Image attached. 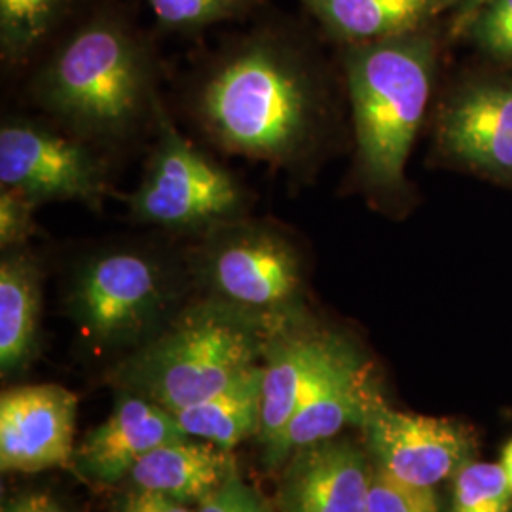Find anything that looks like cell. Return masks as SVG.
Returning a JSON list of instances; mask_svg holds the SVG:
<instances>
[{
    "mask_svg": "<svg viewBox=\"0 0 512 512\" xmlns=\"http://www.w3.org/2000/svg\"><path fill=\"white\" fill-rule=\"evenodd\" d=\"M262 380L264 363L249 368L215 395L173 412L175 420L186 437L234 450L243 440L260 433Z\"/></svg>",
    "mask_w": 512,
    "mask_h": 512,
    "instance_id": "obj_18",
    "label": "cell"
},
{
    "mask_svg": "<svg viewBox=\"0 0 512 512\" xmlns=\"http://www.w3.org/2000/svg\"><path fill=\"white\" fill-rule=\"evenodd\" d=\"M179 107L203 143L270 167L293 190L313 183L340 131L329 67L302 35L270 23L186 74Z\"/></svg>",
    "mask_w": 512,
    "mask_h": 512,
    "instance_id": "obj_1",
    "label": "cell"
},
{
    "mask_svg": "<svg viewBox=\"0 0 512 512\" xmlns=\"http://www.w3.org/2000/svg\"><path fill=\"white\" fill-rule=\"evenodd\" d=\"M433 145L446 164L512 188V76L456 84L437 110Z\"/></svg>",
    "mask_w": 512,
    "mask_h": 512,
    "instance_id": "obj_9",
    "label": "cell"
},
{
    "mask_svg": "<svg viewBox=\"0 0 512 512\" xmlns=\"http://www.w3.org/2000/svg\"><path fill=\"white\" fill-rule=\"evenodd\" d=\"M80 0H0V57L6 71H29L61 37Z\"/></svg>",
    "mask_w": 512,
    "mask_h": 512,
    "instance_id": "obj_19",
    "label": "cell"
},
{
    "mask_svg": "<svg viewBox=\"0 0 512 512\" xmlns=\"http://www.w3.org/2000/svg\"><path fill=\"white\" fill-rule=\"evenodd\" d=\"M192 293L183 241L154 232L82 245L67 264L63 304L92 348L129 355L165 329Z\"/></svg>",
    "mask_w": 512,
    "mask_h": 512,
    "instance_id": "obj_4",
    "label": "cell"
},
{
    "mask_svg": "<svg viewBox=\"0 0 512 512\" xmlns=\"http://www.w3.org/2000/svg\"><path fill=\"white\" fill-rule=\"evenodd\" d=\"M490 0H459L458 6L454 8V23H452V33L458 37L463 35L471 21L475 19L476 14L488 4Z\"/></svg>",
    "mask_w": 512,
    "mask_h": 512,
    "instance_id": "obj_28",
    "label": "cell"
},
{
    "mask_svg": "<svg viewBox=\"0 0 512 512\" xmlns=\"http://www.w3.org/2000/svg\"><path fill=\"white\" fill-rule=\"evenodd\" d=\"M145 4L165 31L194 35L224 21L247 18L264 0H145Z\"/></svg>",
    "mask_w": 512,
    "mask_h": 512,
    "instance_id": "obj_20",
    "label": "cell"
},
{
    "mask_svg": "<svg viewBox=\"0 0 512 512\" xmlns=\"http://www.w3.org/2000/svg\"><path fill=\"white\" fill-rule=\"evenodd\" d=\"M338 46L370 44L431 27L459 0H298Z\"/></svg>",
    "mask_w": 512,
    "mask_h": 512,
    "instance_id": "obj_17",
    "label": "cell"
},
{
    "mask_svg": "<svg viewBox=\"0 0 512 512\" xmlns=\"http://www.w3.org/2000/svg\"><path fill=\"white\" fill-rule=\"evenodd\" d=\"M448 512H512V490L501 463L469 461L452 478Z\"/></svg>",
    "mask_w": 512,
    "mask_h": 512,
    "instance_id": "obj_21",
    "label": "cell"
},
{
    "mask_svg": "<svg viewBox=\"0 0 512 512\" xmlns=\"http://www.w3.org/2000/svg\"><path fill=\"white\" fill-rule=\"evenodd\" d=\"M361 429L372 465L414 488L437 490L475 459V437L463 423L401 412L385 399L370 408Z\"/></svg>",
    "mask_w": 512,
    "mask_h": 512,
    "instance_id": "obj_10",
    "label": "cell"
},
{
    "mask_svg": "<svg viewBox=\"0 0 512 512\" xmlns=\"http://www.w3.org/2000/svg\"><path fill=\"white\" fill-rule=\"evenodd\" d=\"M46 260L33 245L0 251V372L27 370L40 349Z\"/></svg>",
    "mask_w": 512,
    "mask_h": 512,
    "instance_id": "obj_16",
    "label": "cell"
},
{
    "mask_svg": "<svg viewBox=\"0 0 512 512\" xmlns=\"http://www.w3.org/2000/svg\"><path fill=\"white\" fill-rule=\"evenodd\" d=\"M76 397L57 384L19 385L0 397V467L38 473L73 465Z\"/></svg>",
    "mask_w": 512,
    "mask_h": 512,
    "instance_id": "obj_12",
    "label": "cell"
},
{
    "mask_svg": "<svg viewBox=\"0 0 512 512\" xmlns=\"http://www.w3.org/2000/svg\"><path fill=\"white\" fill-rule=\"evenodd\" d=\"M38 209L40 205L25 192L0 186V251L31 245L38 234Z\"/></svg>",
    "mask_w": 512,
    "mask_h": 512,
    "instance_id": "obj_24",
    "label": "cell"
},
{
    "mask_svg": "<svg viewBox=\"0 0 512 512\" xmlns=\"http://www.w3.org/2000/svg\"><path fill=\"white\" fill-rule=\"evenodd\" d=\"M366 512H442V505L437 490L408 486L374 467Z\"/></svg>",
    "mask_w": 512,
    "mask_h": 512,
    "instance_id": "obj_23",
    "label": "cell"
},
{
    "mask_svg": "<svg viewBox=\"0 0 512 512\" xmlns=\"http://www.w3.org/2000/svg\"><path fill=\"white\" fill-rule=\"evenodd\" d=\"M374 465L353 440L329 439L294 452L277 488L279 512H366Z\"/></svg>",
    "mask_w": 512,
    "mask_h": 512,
    "instance_id": "obj_13",
    "label": "cell"
},
{
    "mask_svg": "<svg viewBox=\"0 0 512 512\" xmlns=\"http://www.w3.org/2000/svg\"><path fill=\"white\" fill-rule=\"evenodd\" d=\"M382 399L372 357L351 338L323 380L300 404L281 437L264 450V465L279 469L294 452L336 439L348 427H361L370 408Z\"/></svg>",
    "mask_w": 512,
    "mask_h": 512,
    "instance_id": "obj_11",
    "label": "cell"
},
{
    "mask_svg": "<svg viewBox=\"0 0 512 512\" xmlns=\"http://www.w3.org/2000/svg\"><path fill=\"white\" fill-rule=\"evenodd\" d=\"M283 317L196 294L165 329L116 363L112 384L179 412L264 363Z\"/></svg>",
    "mask_w": 512,
    "mask_h": 512,
    "instance_id": "obj_5",
    "label": "cell"
},
{
    "mask_svg": "<svg viewBox=\"0 0 512 512\" xmlns=\"http://www.w3.org/2000/svg\"><path fill=\"white\" fill-rule=\"evenodd\" d=\"M107 154L42 114L10 112L0 124V186L18 188L42 207L76 202L103 211L116 192Z\"/></svg>",
    "mask_w": 512,
    "mask_h": 512,
    "instance_id": "obj_8",
    "label": "cell"
},
{
    "mask_svg": "<svg viewBox=\"0 0 512 512\" xmlns=\"http://www.w3.org/2000/svg\"><path fill=\"white\" fill-rule=\"evenodd\" d=\"M196 512H274V509L264 495L249 486L239 473H234L217 494L198 505Z\"/></svg>",
    "mask_w": 512,
    "mask_h": 512,
    "instance_id": "obj_25",
    "label": "cell"
},
{
    "mask_svg": "<svg viewBox=\"0 0 512 512\" xmlns=\"http://www.w3.org/2000/svg\"><path fill=\"white\" fill-rule=\"evenodd\" d=\"M183 247L198 296L268 317L308 306L310 255L304 238L281 220L249 215Z\"/></svg>",
    "mask_w": 512,
    "mask_h": 512,
    "instance_id": "obj_6",
    "label": "cell"
},
{
    "mask_svg": "<svg viewBox=\"0 0 512 512\" xmlns=\"http://www.w3.org/2000/svg\"><path fill=\"white\" fill-rule=\"evenodd\" d=\"M109 418L74 450L78 473L99 486L126 482L131 469L158 446L184 439L175 414L145 397L118 389Z\"/></svg>",
    "mask_w": 512,
    "mask_h": 512,
    "instance_id": "obj_14",
    "label": "cell"
},
{
    "mask_svg": "<svg viewBox=\"0 0 512 512\" xmlns=\"http://www.w3.org/2000/svg\"><path fill=\"white\" fill-rule=\"evenodd\" d=\"M431 27L370 44L340 46L353 126L351 183L387 215L406 211V165L427 118L439 76Z\"/></svg>",
    "mask_w": 512,
    "mask_h": 512,
    "instance_id": "obj_3",
    "label": "cell"
},
{
    "mask_svg": "<svg viewBox=\"0 0 512 512\" xmlns=\"http://www.w3.org/2000/svg\"><path fill=\"white\" fill-rule=\"evenodd\" d=\"M465 33L488 57L512 65V0H490Z\"/></svg>",
    "mask_w": 512,
    "mask_h": 512,
    "instance_id": "obj_22",
    "label": "cell"
},
{
    "mask_svg": "<svg viewBox=\"0 0 512 512\" xmlns=\"http://www.w3.org/2000/svg\"><path fill=\"white\" fill-rule=\"evenodd\" d=\"M238 473L232 450L209 440L184 437L154 448L126 478V486L171 497L184 505H202Z\"/></svg>",
    "mask_w": 512,
    "mask_h": 512,
    "instance_id": "obj_15",
    "label": "cell"
},
{
    "mask_svg": "<svg viewBox=\"0 0 512 512\" xmlns=\"http://www.w3.org/2000/svg\"><path fill=\"white\" fill-rule=\"evenodd\" d=\"M162 80L152 40L120 10L99 8L27 71L25 99L59 128L118 160L152 139Z\"/></svg>",
    "mask_w": 512,
    "mask_h": 512,
    "instance_id": "obj_2",
    "label": "cell"
},
{
    "mask_svg": "<svg viewBox=\"0 0 512 512\" xmlns=\"http://www.w3.org/2000/svg\"><path fill=\"white\" fill-rule=\"evenodd\" d=\"M2 512H69L55 497L44 492H25L6 501Z\"/></svg>",
    "mask_w": 512,
    "mask_h": 512,
    "instance_id": "obj_27",
    "label": "cell"
},
{
    "mask_svg": "<svg viewBox=\"0 0 512 512\" xmlns=\"http://www.w3.org/2000/svg\"><path fill=\"white\" fill-rule=\"evenodd\" d=\"M501 467H503V471L507 475V480H509V486H511L512 490V439L505 444V448L501 452Z\"/></svg>",
    "mask_w": 512,
    "mask_h": 512,
    "instance_id": "obj_29",
    "label": "cell"
},
{
    "mask_svg": "<svg viewBox=\"0 0 512 512\" xmlns=\"http://www.w3.org/2000/svg\"><path fill=\"white\" fill-rule=\"evenodd\" d=\"M114 512H194L188 505L179 503L171 497L145 490L128 488L118 501Z\"/></svg>",
    "mask_w": 512,
    "mask_h": 512,
    "instance_id": "obj_26",
    "label": "cell"
},
{
    "mask_svg": "<svg viewBox=\"0 0 512 512\" xmlns=\"http://www.w3.org/2000/svg\"><path fill=\"white\" fill-rule=\"evenodd\" d=\"M124 200L133 224L190 241L253 215L256 198L232 169L184 135L162 101L143 177Z\"/></svg>",
    "mask_w": 512,
    "mask_h": 512,
    "instance_id": "obj_7",
    "label": "cell"
}]
</instances>
